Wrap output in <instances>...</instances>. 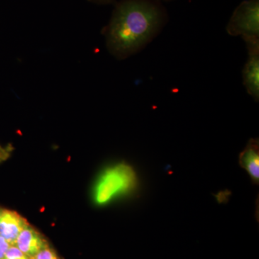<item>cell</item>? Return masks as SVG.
<instances>
[{
  "label": "cell",
  "mask_w": 259,
  "mask_h": 259,
  "mask_svg": "<svg viewBox=\"0 0 259 259\" xmlns=\"http://www.w3.org/2000/svg\"><path fill=\"white\" fill-rule=\"evenodd\" d=\"M166 17L158 0H121L104 32L109 52L120 60L136 54L157 36Z\"/></svg>",
  "instance_id": "obj_1"
},
{
  "label": "cell",
  "mask_w": 259,
  "mask_h": 259,
  "mask_svg": "<svg viewBox=\"0 0 259 259\" xmlns=\"http://www.w3.org/2000/svg\"><path fill=\"white\" fill-rule=\"evenodd\" d=\"M139 178L134 168L125 162L107 167L100 174L93 191L94 202L98 206L107 205L116 199L134 192Z\"/></svg>",
  "instance_id": "obj_2"
},
{
  "label": "cell",
  "mask_w": 259,
  "mask_h": 259,
  "mask_svg": "<svg viewBox=\"0 0 259 259\" xmlns=\"http://www.w3.org/2000/svg\"><path fill=\"white\" fill-rule=\"evenodd\" d=\"M227 32L246 42L259 41V0H245L233 12Z\"/></svg>",
  "instance_id": "obj_3"
},
{
  "label": "cell",
  "mask_w": 259,
  "mask_h": 259,
  "mask_svg": "<svg viewBox=\"0 0 259 259\" xmlns=\"http://www.w3.org/2000/svg\"><path fill=\"white\" fill-rule=\"evenodd\" d=\"M248 58L243 71V83L250 96L259 98V41L247 42Z\"/></svg>",
  "instance_id": "obj_4"
},
{
  "label": "cell",
  "mask_w": 259,
  "mask_h": 259,
  "mask_svg": "<svg viewBox=\"0 0 259 259\" xmlns=\"http://www.w3.org/2000/svg\"><path fill=\"white\" fill-rule=\"evenodd\" d=\"M29 223L18 212L0 207V237L14 245L20 232Z\"/></svg>",
  "instance_id": "obj_5"
},
{
  "label": "cell",
  "mask_w": 259,
  "mask_h": 259,
  "mask_svg": "<svg viewBox=\"0 0 259 259\" xmlns=\"http://www.w3.org/2000/svg\"><path fill=\"white\" fill-rule=\"evenodd\" d=\"M14 245L30 258L47 247L49 243L41 233L29 224L20 232Z\"/></svg>",
  "instance_id": "obj_6"
},
{
  "label": "cell",
  "mask_w": 259,
  "mask_h": 259,
  "mask_svg": "<svg viewBox=\"0 0 259 259\" xmlns=\"http://www.w3.org/2000/svg\"><path fill=\"white\" fill-rule=\"evenodd\" d=\"M239 164L249 175L255 185L259 182V142L258 139L249 140L240 153Z\"/></svg>",
  "instance_id": "obj_7"
},
{
  "label": "cell",
  "mask_w": 259,
  "mask_h": 259,
  "mask_svg": "<svg viewBox=\"0 0 259 259\" xmlns=\"http://www.w3.org/2000/svg\"><path fill=\"white\" fill-rule=\"evenodd\" d=\"M30 259H59V258L56 254L55 250L48 245Z\"/></svg>",
  "instance_id": "obj_8"
},
{
  "label": "cell",
  "mask_w": 259,
  "mask_h": 259,
  "mask_svg": "<svg viewBox=\"0 0 259 259\" xmlns=\"http://www.w3.org/2000/svg\"><path fill=\"white\" fill-rule=\"evenodd\" d=\"M5 259H30L26 255L24 254L16 245H10Z\"/></svg>",
  "instance_id": "obj_9"
},
{
  "label": "cell",
  "mask_w": 259,
  "mask_h": 259,
  "mask_svg": "<svg viewBox=\"0 0 259 259\" xmlns=\"http://www.w3.org/2000/svg\"><path fill=\"white\" fill-rule=\"evenodd\" d=\"M10 243L4 238L0 237V259H5V254L10 247Z\"/></svg>",
  "instance_id": "obj_10"
},
{
  "label": "cell",
  "mask_w": 259,
  "mask_h": 259,
  "mask_svg": "<svg viewBox=\"0 0 259 259\" xmlns=\"http://www.w3.org/2000/svg\"><path fill=\"white\" fill-rule=\"evenodd\" d=\"M90 1L97 3V4L107 5L110 4V3H112L114 0H90Z\"/></svg>",
  "instance_id": "obj_11"
}]
</instances>
